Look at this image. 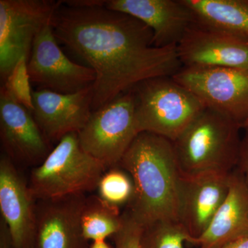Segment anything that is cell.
I'll list each match as a JSON object with an SVG mask.
<instances>
[{"instance_id": "603a6c76", "label": "cell", "mask_w": 248, "mask_h": 248, "mask_svg": "<svg viewBox=\"0 0 248 248\" xmlns=\"http://www.w3.org/2000/svg\"><path fill=\"white\" fill-rule=\"evenodd\" d=\"M144 226L128 209L122 215V226L112 236L115 248H141Z\"/></svg>"}, {"instance_id": "8992f818", "label": "cell", "mask_w": 248, "mask_h": 248, "mask_svg": "<svg viewBox=\"0 0 248 248\" xmlns=\"http://www.w3.org/2000/svg\"><path fill=\"white\" fill-rule=\"evenodd\" d=\"M139 133L130 91L93 111L78 135L82 149L108 169L118 166Z\"/></svg>"}, {"instance_id": "5bb4252c", "label": "cell", "mask_w": 248, "mask_h": 248, "mask_svg": "<svg viewBox=\"0 0 248 248\" xmlns=\"http://www.w3.org/2000/svg\"><path fill=\"white\" fill-rule=\"evenodd\" d=\"M34 119L49 142L78 133L92 114L93 86L72 94L32 91Z\"/></svg>"}, {"instance_id": "3957f363", "label": "cell", "mask_w": 248, "mask_h": 248, "mask_svg": "<svg viewBox=\"0 0 248 248\" xmlns=\"http://www.w3.org/2000/svg\"><path fill=\"white\" fill-rule=\"evenodd\" d=\"M241 128L228 116L205 108L173 142L181 171L232 172L239 161Z\"/></svg>"}, {"instance_id": "d4e9b609", "label": "cell", "mask_w": 248, "mask_h": 248, "mask_svg": "<svg viewBox=\"0 0 248 248\" xmlns=\"http://www.w3.org/2000/svg\"><path fill=\"white\" fill-rule=\"evenodd\" d=\"M0 248H14L9 228L2 218L0 221Z\"/></svg>"}, {"instance_id": "4fadbf2b", "label": "cell", "mask_w": 248, "mask_h": 248, "mask_svg": "<svg viewBox=\"0 0 248 248\" xmlns=\"http://www.w3.org/2000/svg\"><path fill=\"white\" fill-rule=\"evenodd\" d=\"M0 138L6 156L14 162L40 165L51 152L50 142L32 112L16 102L2 86L0 89Z\"/></svg>"}, {"instance_id": "5b68a950", "label": "cell", "mask_w": 248, "mask_h": 248, "mask_svg": "<svg viewBox=\"0 0 248 248\" xmlns=\"http://www.w3.org/2000/svg\"><path fill=\"white\" fill-rule=\"evenodd\" d=\"M107 169L82 149L78 133L68 134L32 170L29 186L37 201L84 195L97 188Z\"/></svg>"}, {"instance_id": "8fae6325", "label": "cell", "mask_w": 248, "mask_h": 248, "mask_svg": "<svg viewBox=\"0 0 248 248\" xmlns=\"http://www.w3.org/2000/svg\"><path fill=\"white\" fill-rule=\"evenodd\" d=\"M231 173L182 172L179 221L192 240L203 234L224 202L229 190Z\"/></svg>"}, {"instance_id": "7c38bea8", "label": "cell", "mask_w": 248, "mask_h": 248, "mask_svg": "<svg viewBox=\"0 0 248 248\" xmlns=\"http://www.w3.org/2000/svg\"><path fill=\"white\" fill-rule=\"evenodd\" d=\"M183 67L248 69V40L195 23L177 46Z\"/></svg>"}, {"instance_id": "ffe728a7", "label": "cell", "mask_w": 248, "mask_h": 248, "mask_svg": "<svg viewBox=\"0 0 248 248\" xmlns=\"http://www.w3.org/2000/svg\"><path fill=\"white\" fill-rule=\"evenodd\" d=\"M192 237L179 221L161 220L144 227L141 248H184Z\"/></svg>"}, {"instance_id": "cb8c5ba5", "label": "cell", "mask_w": 248, "mask_h": 248, "mask_svg": "<svg viewBox=\"0 0 248 248\" xmlns=\"http://www.w3.org/2000/svg\"><path fill=\"white\" fill-rule=\"evenodd\" d=\"M236 169L244 178V182L248 188V133L246 138L241 141L239 161Z\"/></svg>"}, {"instance_id": "277c9868", "label": "cell", "mask_w": 248, "mask_h": 248, "mask_svg": "<svg viewBox=\"0 0 248 248\" xmlns=\"http://www.w3.org/2000/svg\"><path fill=\"white\" fill-rule=\"evenodd\" d=\"M132 93L139 133H153L175 141L205 108L195 94L172 77L142 81Z\"/></svg>"}, {"instance_id": "6da1fadb", "label": "cell", "mask_w": 248, "mask_h": 248, "mask_svg": "<svg viewBox=\"0 0 248 248\" xmlns=\"http://www.w3.org/2000/svg\"><path fill=\"white\" fill-rule=\"evenodd\" d=\"M52 27L58 42L95 73L93 111L145 80L172 77L183 67L177 46H154L148 26L94 0L62 1Z\"/></svg>"}, {"instance_id": "7402d4cb", "label": "cell", "mask_w": 248, "mask_h": 248, "mask_svg": "<svg viewBox=\"0 0 248 248\" xmlns=\"http://www.w3.org/2000/svg\"><path fill=\"white\" fill-rule=\"evenodd\" d=\"M27 62V59H21L13 68L2 86L16 102L32 112L33 110L32 91Z\"/></svg>"}, {"instance_id": "44dd1931", "label": "cell", "mask_w": 248, "mask_h": 248, "mask_svg": "<svg viewBox=\"0 0 248 248\" xmlns=\"http://www.w3.org/2000/svg\"><path fill=\"white\" fill-rule=\"evenodd\" d=\"M97 189L102 200L118 208L125 204L128 205L134 193L131 177L120 166L105 172L99 180Z\"/></svg>"}, {"instance_id": "9c48e42d", "label": "cell", "mask_w": 248, "mask_h": 248, "mask_svg": "<svg viewBox=\"0 0 248 248\" xmlns=\"http://www.w3.org/2000/svg\"><path fill=\"white\" fill-rule=\"evenodd\" d=\"M58 42L52 22L36 37L27 62L31 82L37 85L39 89L62 94L78 93L93 86L94 71L70 60Z\"/></svg>"}, {"instance_id": "d6986e66", "label": "cell", "mask_w": 248, "mask_h": 248, "mask_svg": "<svg viewBox=\"0 0 248 248\" xmlns=\"http://www.w3.org/2000/svg\"><path fill=\"white\" fill-rule=\"evenodd\" d=\"M122 215L120 208L105 202L99 195L86 197L81 218L85 239L93 242L113 236L122 226Z\"/></svg>"}, {"instance_id": "ba28073f", "label": "cell", "mask_w": 248, "mask_h": 248, "mask_svg": "<svg viewBox=\"0 0 248 248\" xmlns=\"http://www.w3.org/2000/svg\"><path fill=\"white\" fill-rule=\"evenodd\" d=\"M172 78L193 93L205 108L241 125L248 120V69L182 67Z\"/></svg>"}, {"instance_id": "83f0119b", "label": "cell", "mask_w": 248, "mask_h": 248, "mask_svg": "<svg viewBox=\"0 0 248 248\" xmlns=\"http://www.w3.org/2000/svg\"><path fill=\"white\" fill-rule=\"evenodd\" d=\"M242 128H244L245 130L247 131V133H248V120H246V122L242 124Z\"/></svg>"}, {"instance_id": "7a4b0ae2", "label": "cell", "mask_w": 248, "mask_h": 248, "mask_svg": "<svg viewBox=\"0 0 248 248\" xmlns=\"http://www.w3.org/2000/svg\"><path fill=\"white\" fill-rule=\"evenodd\" d=\"M118 166L133 182V198L126 208L143 226L161 220L179 221L182 171L172 141L139 133Z\"/></svg>"}, {"instance_id": "9a60e30c", "label": "cell", "mask_w": 248, "mask_h": 248, "mask_svg": "<svg viewBox=\"0 0 248 248\" xmlns=\"http://www.w3.org/2000/svg\"><path fill=\"white\" fill-rule=\"evenodd\" d=\"M85 195L38 200L33 248H89L83 234Z\"/></svg>"}, {"instance_id": "484cf974", "label": "cell", "mask_w": 248, "mask_h": 248, "mask_svg": "<svg viewBox=\"0 0 248 248\" xmlns=\"http://www.w3.org/2000/svg\"><path fill=\"white\" fill-rule=\"evenodd\" d=\"M221 248H248V236L226 245Z\"/></svg>"}, {"instance_id": "52a82bcc", "label": "cell", "mask_w": 248, "mask_h": 248, "mask_svg": "<svg viewBox=\"0 0 248 248\" xmlns=\"http://www.w3.org/2000/svg\"><path fill=\"white\" fill-rule=\"evenodd\" d=\"M62 3L0 0V75L4 82L21 59L29 60L36 37L52 22Z\"/></svg>"}, {"instance_id": "e0dca14e", "label": "cell", "mask_w": 248, "mask_h": 248, "mask_svg": "<svg viewBox=\"0 0 248 248\" xmlns=\"http://www.w3.org/2000/svg\"><path fill=\"white\" fill-rule=\"evenodd\" d=\"M248 236V188L236 169L229 190L205 232L190 244L199 248H221Z\"/></svg>"}, {"instance_id": "2e32d148", "label": "cell", "mask_w": 248, "mask_h": 248, "mask_svg": "<svg viewBox=\"0 0 248 248\" xmlns=\"http://www.w3.org/2000/svg\"><path fill=\"white\" fill-rule=\"evenodd\" d=\"M35 199L6 155L0 160V210L9 228L14 248H33Z\"/></svg>"}, {"instance_id": "30bf717a", "label": "cell", "mask_w": 248, "mask_h": 248, "mask_svg": "<svg viewBox=\"0 0 248 248\" xmlns=\"http://www.w3.org/2000/svg\"><path fill=\"white\" fill-rule=\"evenodd\" d=\"M108 9L136 18L153 32L157 48L177 46L196 23L195 14L184 0H94Z\"/></svg>"}, {"instance_id": "ac0fdd59", "label": "cell", "mask_w": 248, "mask_h": 248, "mask_svg": "<svg viewBox=\"0 0 248 248\" xmlns=\"http://www.w3.org/2000/svg\"><path fill=\"white\" fill-rule=\"evenodd\" d=\"M196 23L248 40V0H184Z\"/></svg>"}, {"instance_id": "4316f807", "label": "cell", "mask_w": 248, "mask_h": 248, "mask_svg": "<svg viewBox=\"0 0 248 248\" xmlns=\"http://www.w3.org/2000/svg\"><path fill=\"white\" fill-rule=\"evenodd\" d=\"M90 248H111L110 246L106 242L105 240L102 241H93Z\"/></svg>"}]
</instances>
